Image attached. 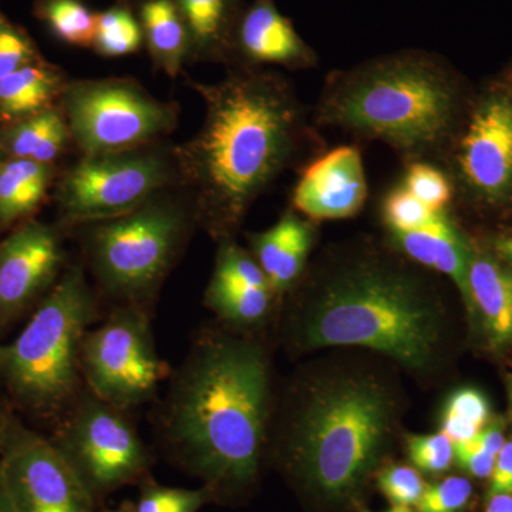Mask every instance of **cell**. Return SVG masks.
<instances>
[{"label":"cell","mask_w":512,"mask_h":512,"mask_svg":"<svg viewBox=\"0 0 512 512\" xmlns=\"http://www.w3.org/2000/svg\"><path fill=\"white\" fill-rule=\"evenodd\" d=\"M187 84L204 101L205 116L195 136L173 150L178 181L198 227L227 241L286 170L325 144L281 73L228 66L220 82Z\"/></svg>","instance_id":"obj_1"},{"label":"cell","mask_w":512,"mask_h":512,"mask_svg":"<svg viewBox=\"0 0 512 512\" xmlns=\"http://www.w3.org/2000/svg\"><path fill=\"white\" fill-rule=\"evenodd\" d=\"M407 261L370 239L329 248L291 292L289 342L359 346L410 369L433 365L443 306L436 284Z\"/></svg>","instance_id":"obj_2"},{"label":"cell","mask_w":512,"mask_h":512,"mask_svg":"<svg viewBox=\"0 0 512 512\" xmlns=\"http://www.w3.org/2000/svg\"><path fill=\"white\" fill-rule=\"evenodd\" d=\"M271 373L258 340L204 328L168 377L157 434L207 490L254 483L271 421Z\"/></svg>","instance_id":"obj_3"},{"label":"cell","mask_w":512,"mask_h":512,"mask_svg":"<svg viewBox=\"0 0 512 512\" xmlns=\"http://www.w3.org/2000/svg\"><path fill=\"white\" fill-rule=\"evenodd\" d=\"M470 100L446 59L407 49L329 73L312 120L356 140L380 141L404 164H437Z\"/></svg>","instance_id":"obj_4"},{"label":"cell","mask_w":512,"mask_h":512,"mask_svg":"<svg viewBox=\"0 0 512 512\" xmlns=\"http://www.w3.org/2000/svg\"><path fill=\"white\" fill-rule=\"evenodd\" d=\"M399 400L363 370H333L299 384L282 424L288 466L329 501L352 497L392 436Z\"/></svg>","instance_id":"obj_5"},{"label":"cell","mask_w":512,"mask_h":512,"mask_svg":"<svg viewBox=\"0 0 512 512\" xmlns=\"http://www.w3.org/2000/svg\"><path fill=\"white\" fill-rule=\"evenodd\" d=\"M100 318L86 265H67L22 332L0 343V384L16 412L52 424L62 419L86 389L80 350Z\"/></svg>","instance_id":"obj_6"},{"label":"cell","mask_w":512,"mask_h":512,"mask_svg":"<svg viewBox=\"0 0 512 512\" xmlns=\"http://www.w3.org/2000/svg\"><path fill=\"white\" fill-rule=\"evenodd\" d=\"M195 227L190 197L165 190L126 215L77 228L82 231L83 264L99 291L114 305L153 312Z\"/></svg>","instance_id":"obj_7"},{"label":"cell","mask_w":512,"mask_h":512,"mask_svg":"<svg viewBox=\"0 0 512 512\" xmlns=\"http://www.w3.org/2000/svg\"><path fill=\"white\" fill-rule=\"evenodd\" d=\"M82 157L154 146L178 126L177 104L158 100L127 77L69 80L59 100Z\"/></svg>","instance_id":"obj_8"},{"label":"cell","mask_w":512,"mask_h":512,"mask_svg":"<svg viewBox=\"0 0 512 512\" xmlns=\"http://www.w3.org/2000/svg\"><path fill=\"white\" fill-rule=\"evenodd\" d=\"M437 165L454 197L490 211L512 207L511 84H490L470 100Z\"/></svg>","instance_id":"obj_9"},{"label":"cell","mask_w":512,"mask_h":512,"mask_svg":"<svg viewBox=\"0 0 512 512\" xmlns=\"http://www.w3.org/2000/svg\"><path fill=\"white\" fill-rule=\"evenodd\" d=\"M80 369L90 393L128 413L156 400L171 375L157 352L151 312L133 305H114L86 333Z\"/></svg>","instance_id":"obj_10"},{"label":"cell","mask_w":512,"mask_h":512,"mask_svg":"<svg viewBox=\"0 0 512 512\" xmlns=\"http://www.w3.org/2000/svg\"><path fill=\"white\" fill-rule=\"evenodd\" d=\"M178 185L173 153L153 147L82 157L57 184L60 227L113 220L141 207L158 192Z\"/></svg>","instance_id":"obj_11"},{"label":"cell","mask_w":512,"mask_h":512,"mask_svg":"<svg viewBox=\"0 0 512 512\" xmlns=\"http://www.w3.org/2000/svg\"><path fill=\"white\" fill-rule=\"evenodd\" d=\"M49 439L92 497L137 480L150 464L130 413L87 389L57 421Z\"/></svg>","instance_id":"obj_12"},{"label":"cell","mask_w":512,"mask_h":512,"mask_svg":"<svg viewBox=\"0 0 512 512\" xmlns=\"http://www.w3.org/2000/svg\"><path fill=\"white\" fill-rule=\"evenodd\" d=\"M0 466L15 512H92L93 497L49 437L13 413Z\"/></svg>","instance_id":"obj_13"},{"label":"cell","mask_w":512,"mask_h":512,"mask_svg":"<svg viewBox=\"0 0 512 512\" xmlns=\"http://www.w3.org/2000/svg\"><path fill=\"white\" fill-rule=\"evenodd\" d=\"M67 265L62 227L32 218L0 241V339L32 315Z\"/></svg>","instance_id":"obj_14"},{"label":"cell","mask_w":512,"mask_h":512,"mask_svg":"<svg viewBox=\"0 0 512 512\" xmlns=\"http://www.w3.org/2000/svg\"><path fill=\"white\" fill-rule=\"evenodd\" d=\"M367 194L362 151L340 146L303 168L292 191L291 208L312 221L346 220L359 214Z\"/></svg>","instance_id":"obj_15"},{"label":"cell","mask_w":512,"mask_h":512,"mask_svg":"<svg viewBox=\"0 0 512 512\" xmlns=\"http://www.w3.org/2000/svg\"><path fill=\"white\" fill-rule=\"evenodd\" d=\"M318 63V53L302 39L292 20L279 12L276 0H254L245 8L229 66L275 64L289 70H308Z\"/></svg>","instance_id":"obj_16"},{"label":"cell","mask_w":512,"mask_h":512,"mask_svg":"<svg viewBox=\"0 0 512 512\" xmlns=\"http://www.w3.org/2000/svg\"><path fill=\"white\" fill-rule=\"evenodd\" d=\"M400 254L427 269L444 274L457 285L471 309L468 271L473 247L451 220L447 210L437 211L423 227L413 231H389Z\"/></svg>","instance_id":"obj_17"},{"label":"cell","mask_w":512,"mask_h":512,"mask_svg":"<svg viewBox=\"0 0 512 512\" xmlns=\"http://www.w3.org/2000/svg\"><path fill=\"white\" fill-rule=\"evenodd\" d=\"M251 254L261 266L278 298L292 292L306 271L309 252L315 242L312 222L292 208L274 227L248 234Z\"/></svg>","instance_id":"obj_18"},{"label":"cell","mask_w":512,"mask_h":512,"mask_svg":"<svg viewBox=\"0 0 512 512\" xmlns=\"http://www.w3.org/2000/svg\"><path fill=\"white\" fill-rule=\"evenodd\" d=\"M190 40L188 62L229 66L245 0H173Z\"/></svg>","instance_id":"obj_19"},{"label":"cell","mask_w":512,"mask_h":512,"mask_svg":"<svg viewBox=\"0 0 512 512\" xmlns=\"http://www.w3.org/2000/svg\"><path fill=\"white\" fill-rule=\"evenodd\" d=\"M471 308L483 319L491 346L512 345V269L498 256L473 248L468 271Z\"/></svg>","instance_id":"obj_20"},{"label":"cell","mask_w":512,"mask_h":512,"mask_svg":"<svg viewBox=\"0 0 512 512\" xmlns=\"http://www.w3.org/2000/svg\"><path fill=\"white\" fill-rule=\"evenodd\" d=\"M69 79L45 59L30 63L0 80V123H18L59 106Z\"/></svg>","instance_id":"obj_21"},{"label":"cell","mask_w":512,"mask_h":512,"mask_svg":"<svg viewBox=\"0 0 512 512\" xmlns=\"http://www.w3.org/2000/svg\"><path fill=\"white\" fill-rule=\"evenodd\" d=\"M137 16L154 69L177 79L190 55L187 28L177 6L173 0H140Z\"/></svg>","instance_id":"obj_22"},{"label":"cell","mask_w":512,"mask_h":512,"mask_svg":"<svg viewBox=\"0 0 512 512\" xmlns=\"http://www.w3.org/2000/svg\"><path fill=\"white\" fill-rule=\"evenodd\" d=\"M55 178V164L6 158L0 164V229L32 220Z\"/></svg>","instance_id":"obj_23"},{"label":"cell","mask_w":512,"mask_h":512,"mask_svg":"<svg viewBox=\"0 0 512 512\" xmlns=\"http://www.w3.org/2000/svg\"><path fill=\"white\" fill-rule=\"evenodd\" d=\"M70 143L72 136L59 106L0 130V146L10 158L55 164Z\"/></svg>","instance_id":"obj_24"},{"label":"cell","mask_w":512,"mask_h":512,"mask_svg":"<svg viewBox=\"0 0 512 512\" xmlns=\"http://www.w3.org/2000/svg\"><path fill=\"white\" fill-rule=\"evenodd\" d=\"M276 299L271 288H259L215 269L204 293V305L235 329L261 325Z\"/></svg>","instance_id":"obj_25"},{"label":"cell","mask_w":512,"mask_h":512,"mask_svg":"<svg viewBox=\"0 0 512 512\" xmlns=\"http://www.w3.org/2000/svg\"><path fill=\"white\" fill-rule=\"evenodd\" d=\"M33 12L64 45L93 47L97 13L83 0H36Z\"/></svg>","instance_id":"obj_26"},{"label":"cell","mask_w":512,"mask_h":512,"mask_svg":"<svg viewBox=\"0 0 512 512\" xmlns=\"http://www.w3.org/2000/svg\"><path fill=\"white\" fill-rule=\"evenodd\" d=\"M144 36L140 20L128 0L97 13L92 49L103 57H124L138 53Z\"/></svg>","instance_id":"obj_27"},{"label":"cell","mask_w":512,"mask_h":512,"mask_svg":"<svg viewBox=\"0 0 512 512\" xmlns=\"http://www.w3.org/2000/svg\"><path fill=\"white\" fill-rule=\"evenodd\" d=\"M490 421V404L483 393L471 387L457 390L447 402L443 431L454 443L473 440Z\"/></svg>","instance_id":"obj_28"},{"label":"cell","mask_w":512,"mask_h":512,"mask_svg":"<svg viewBox=\"0 0 512 512\" xmlns=\"http://www.w3.org/2000/svg\"><path fill=\"white\" fill-rule=\"evenodd\" d=\"M404 167V187L430 210H447L448 205L454 200L453 185L439 165L427 161H414L404 164Z\"/></svg>","instance_id":"obj_29"},{"label":"cell","mask_w":512,"mask_h":512,"mask_svg":"<svg viewBox=\"0 0 512 512\" xmlns=\"http://www.w3.org/2000/svg\"><path fill=\"white\" fill-rule=\"evenodd\" d=\"M436 212L417 200L402 183L390 188L380 202V214L389 231H413L423 227Z\"/></svg>","instance_id":"obj_30"},{"label":"cell","mask_w":512,"mask_h":512,"mask_svg":"<svg viewBox=\"0 0 512 512\" xmlns=\"http://www.w3.org/2000/svg\"><path fill=\"white\" fill-rule=\"evenodd\" d=\"M40 59L43 56L29 33L0 13V80Z\"/></svg>","instance_id":"obj_31"},{"label":"cell","mask_w":512,"mask_h":512,"mask_svg":"<svg viewBox=\"0 0 512 512\" xmlns=\"http://www.w3.org/2000/svg\"><path fill=\"white\" fill-rule=\"evenodd\" d=\"M210 491L146 485L136 512H197L210 498Z\"/></svg>","instance_id":"obj_32"},{"label":"cell","mask_w":512,"mask_h":512,"mask_svg":"<svg viewBox=\"0 0 512 512\" xmlns=\"http://www.w3.org/2000/svg\"><path fill=\"white\" fill-rule=\"evenodd\" d=\"M407 447H409L410 460L414 466L426 473H444L453 464V441L444 433L409 437Z\"/></svg>","instance_id":"obj_33"},{"label":"cell","mask_w":512,"mask_h":512,"mask_svg":"<svg viewBox=\"0 0 512 512\" xmlns=\"http://www.w3.org/2000/svg\"><path fill=\"white\" fill-rule=\"evenodd\" d=\"M377 484L390 503L397 507L417 505L426 490L420 474L414 468L406 466L383 468L377 476Z\"/></svg>","instance_id":"obj_34"},{"label":"cell","mask_w":512,"mask_h":512,"mask_svg":"<svg viewBox=\"0 0 512 512\" xmlns=\"http://www.w3.org/2000/svg\"><path fill=\"white\" fill-rule=\"evenodd\" d=\"M473 495V485L467 478L448 477L426 487L416 507L419 512H460Z\"/></svg>","instance_id":"obj_35"},{"label":"cell","mask_w":512,"mask_h":512,"mask_svg":"<svg viewBox=\"0 0 512 512\" xmlns=\"http://www.w3.org/2000/svg\"><path fill=\"white\" fill-rule=\"evenodd\" d=\"M454 460L461 470L466 471L470 476L477 478H487L493 471L495 457L485 453L471 441L463 443H454Z\"/></svg>","instance_id":"obj_36"},{"label":"cell","mask_w":512,"mask_h":512,"mask_svg":"<svg viewBox=\"0 0 512 512\" xmlns=\"http://www.w3.org/2000/svg\"><path fill=\"white\" fill-rule=\"evenodd\" d=\"M490 497L493 495H512V441L504 444L495 457L490 476Z\"/></svg>","instance_id":"obj_37"},{"label":"cell","mask_w":512,"mask_h":512,"mask_svg":"<svg viewBox=\"0 0 512 512\" xmlns=\"http://www.w3.org/2000/svg\"><path fill=\"white\" fill-rule=\"evenodd\" d=\"M474 446L481 448L485 453L491 454V456L497 457L500 453L501 448L504 447L505 440L503 429L500 424H491V426H485L480 433L470 440Z\"/></svg>","instance_id":"obj_38"},{"label":"cell","mask_w":512,"mask_h":512,"mask_svg":"<svg viewBox=\"0 0 512 512\" xmlns=\"http://www.w3.org/2000/svg\"><path fill=\"white\" fill-rule=\"evenodd\" d=\"M493 254L512 269V234L498 235L494 239Z\"/></svg>","instance_id":"obj_39"},{"label":"cell","mask_w":512,"mask_h":512,"mask_svg":"<svg viewBox=\"0 0 512 512\" xmlns=\"http://www.w3.org/2000/svg\"><path fill=\"white\" fill-rule=\"evenodd\" d=\"M15 412L16 410L13 409L12 403L9 402L8 396H6L5 390L0 384V443H2L3 434H5L6 427H8L10 417Z\"/></svg>","instance_id":"obj_40"},{"label":"cell","mask_w":512,"mask_h":512,"mask_svg":"<svg viewBox=\"0 0 512 512\" xmlns=\"http://www.w3.org/2000/svg\"><path fill=\"white\" fill-rule=\"evenodd\" d=\"M485 512H512V495H493Z\"/></svg>","instance_id":"obj_41"},{"label":"cell","mask_w":512,"mask_h":512,"mask_svg":"<svg viewBox=\"0 0 512 512\" xmlns=\"http://www.w3.org/2000/svg\"><path fill=\"white\" fill-rule=\"evenodd\" d=\"M0 512H15L12 501H10L8 488H6L5 478H3L2 466H0Z\"/></svg>","instance_id":"obj_42"},{"label":"cell","mask_w":512,"mask_h":512,"mask_svg":"<svg viewBox=\"0 0 512 512\" xmlns=\"http://www.w3.org/2000/svg\"><path fill=\"white\" fill-rule=\"evenodd\" d=\"M363 512H372V511H363ZM386 512H413L410 510L409 507H397V505H394L392 510L386 511Z\"/></svg>","instance_id":"obj_43"},{"label":"cell","mask_w":512,"mask_h":512,"mask_svg":"<svg viewBox=\"0 0 512 512\" xmlns=\"http://www.w3.org/2000/svg\"><path fill=\"white\" fill-rule=\"evenodd\" d=\"M6 158H8V156H6L5 151H3L2 146H0V164H2L3 161L6 160Z\"/></svg>","instance_id":"obj_44"},{"label":"cell","mask_w":512,"mask_h":512,"mask_svg":"<svg viewBox=\"0 0 512 512\" xmlns=\"http://www.w3.org/2000/svg\"><path fill=\"white\" fill-rule=\"evenodd\" d=\"M508 390H510V399H511V403H512V377L510 380V384H508Z\"/></svg>","instance_id":"obj_45"},{"label":"cell","mask_w":512,"mask_h":512,"mask_svg":"<svg viewBox=\"0 0 512 512\" xmlns=\"http://www.w3.org/2000/svg\"><path fill=\"white\" fill-rule=\"evenodd\" d=\"M107 512H130V511H126V510H119V511H107Z\"/></svg>","instance_id":"obj_46"}]
</instances>
